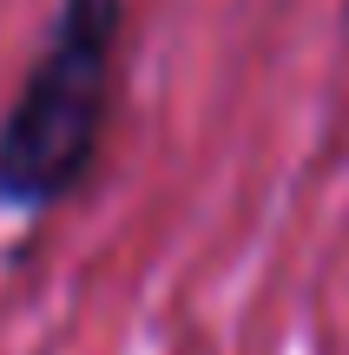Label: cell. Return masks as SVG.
<instances>
[{"label":"cell","instance_id":"1","mask_svg":"<svg viewBox=\"0 0 349 355\" xmlns=\"http://www.w3.org/2000/svg\"><path fill=\"white\" fill-rule=\"evenodd\" d=\"M132 0H53L46 33L0 105V211L40 224L92 184L126 79Z\"/></svg>","mask_w":349,"mask_h":355}]
</instances>
